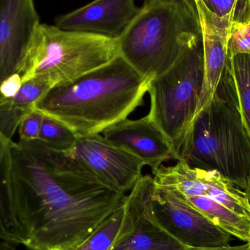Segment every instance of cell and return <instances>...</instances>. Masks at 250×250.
Returning a JSON list of instances; mask_svg holds the SVG:
<instances>
[{"instance_id":"6da1fadb","label":"cell","mask_w":250,"mask_h":250,"mask_svg":"<svg viewBox=\"0 0 250 250\" xmlns=\"http://www.w3.org/2000/svg\"><path fill=\"white\" fill-rule=\"evenodd\" d=\"M12 192L29 250H76L123 204L67 152L41 141H11Z\"/></svg>"},{"instance_id":"7a4b0ae2","label":"cell","mask_w":250,"mask_h":250,"mask_svg":"<svg viewBox=\"0 0 250 250\" xmlns=\"http://www.w3.org/2000/svg\"><path fill=\"white\" fill-rule=\"evenodd\" d=\"M150 80L120 54L73 82L51 88L34 110L60 122L77 138L103 133L144 104Z\"/></svg>"},{"instance_id":"3957f363","label":"cell","mask_w":250,"mask_h":250,"mask_svg":"<svg viewBox=\"0 0 250 250\" xmlns=\"http://www.w3.org/2000/svg\"><path fill=\"white\" fill-rule=\"evenodd\" d=\"M201 33L196 4L189 0L144 2L120 38V54L146 79L166 71L185 42Z\"/></svg>"},{"instance_id":"277c9868","label":"cell","mask_w":250,"mask_h":250,"mask_svg":"<svg viewBox=\"0 0 250 250\" xmlns=\"http://www.w3.org/2000/svg\"><path fill=\"white\" fill-rule=\"evenodd\" d=\"M203 76L200 33L185 42L169 68L149 82L148 117L168 141L176 161H185L189 154Z\"/></svg>"},{"instance_id":"5b68a950","label":"cell","mask_w":250,"mask_h":250,"mask_svg":"<svg viewBox=\"0 0 250 250\" xmlns=\"http://www.w3.org/2000/svg\"><path fill=\"white\" fill-rule=\"evenodd\" d=\"M120 54L119 39L41 23L19 75L23 83L36 81L54 88L103 67Z\"/></svg>"},{"instance_id":"8992f818","label":"cell","mask_w":250,"mask_h":250,"mask_svg":"<svg viewBox=\"0 0 250 250\" xmlns=\"http://www.w3.org/2000/svg\"><path fill=\"white\" fill-rule=\"evenodd\" d=\"M185 162L217 170L243 189L250 170V136L233 95L223 83L209 106L195 119Z\"/></svg>"},{"instance_id":"52a82bcc","label":"cell","mask_w":250,"mask_h":250,"mask_svg":"<svg viewBox=\"0 0 250 250\" xmlns=\"http://www.w3.org/2000/svg\"><path fill=\"white\" fill-rule=\"evenodd\" d=\"M155 184L142 175L125 196L124 220L112 250H186L159 221L153 203Z\"/></svg>"},{"instance_id":"ba28073f","label":"cell","mask_w":250,"mask_h":250,"mask_svg":"<svg viewBox=\"0 0 250 250\" xmlns=\"http://www.w3.org/2000/svg\"><path fill=\"white\" fill-rule=\"evenodd\" d=\"M153 203L163 228L188 248L230 246L231 236L216 226L179 192L155 185Z\"/></svg>"},{"instance_id":"9c48e42d","label":"cell","mask_w":250,"mask_h":250,"mask_svg":"<svg viewBox=\"0 0 250 250\" xmlns=\"http://www.w3.org/2000/svg\"><path fill=\"white\" fill-rule=\"evenodd\" d=\"M156 186L185 197L205 196L238 214L250 218V204L245 192L216 170L192 167L185 161L151 170Z\"/></svg>"},{"instance_id":"30bf717a","label":"cell","mask_w":250,"mask_h":250,"mask_svg":"<svg viewBox=\"0 0 250 250\" xmlns=\"http://www.w3.org/2000/svg\"><path fill=\"white\" fill-rule=\"evenodd\" d=\"M69 154L116 190L129 192L142 176L141 159L111 144L101 134L78 138Z\"/></svg>"},{"instance_id":"8fae6325","label":"cell","mask_w":250,"mask_h":250,"mask_svg":"<svg viewBox=\"0 0 250 250\" xmlns=\"http://www.w3.org/2000/svg\"><path fill=\"white\" fill-rule=\"evenodd\" d=\"M40 25L34 0H0V86L19 74Z\"/></svg>"},{"instance_id":"7c38bea8","label":"cell","mask_w":250,"mask_h":250,"mask_svg":"<svg viewBox=\"0 0 250 250\" xmlns=\"http://www.w3.org/2000/svg\"><path fill=\"white\" fill-rule=\"evenodd\" d=\"M202 34L204 76L195 119L207 109L218 89L229 59L232 23L217 17L202 0L195 3Z\"/></svg>"},{"instance_id":"4fadbf2b","label":"cell","mask_w":250,"mask_h":250,"mask_svg":"<svg viewBox=\"0 0 250 250\" xmlns=\"http://www.w3.org/2000/svg\"><path fill=\"white\" fill-rule=\"evenodd\" d=\"M140 10L134 0H95L57 18L55 26L63 30L120 39Z\"/></svg>"},{"instance_id":"5bb4252c","label":"cell","mask_w":250,"mask_h":250,"mask_svg":"<svg viewBox=\"0 0 250 250\" xmlns=\"http://www.w3.org/2000/svg\"><path fill=\"white\" fill-rule=\"evenodd\" d=\"M103 136L141 159L151 170L175 160L168 141L148 114L138 120L126 119L112 125L104 131Z\"/></svg>"},{"instance_id":"9a60e30c","label":"cell","mask_w":250,"mask_h":250,"mask_svg":"<svg viewBox=\"0 0 250 250\" xmlns=\"http://www.w3.org/2000/svg\"><path fill=\"white\" fill-rule=\"evenodd\" d=\"M11 141L0 132V239L24 245L26 238L18 220L12 192Z\"/></svg>"},{"instance_id":"2e32d148","label":"cell","mask_w":250,"mask_h":250,"mask_svg":"<svg viewBox=\"0 0 250 250\" xmlns=\"http://www.w3.org/2000/svg\"><path fill=\"white\" fill-rule=\"evenodd\" d=\"M51 89L42 82L29 81L13 98L0 97V132L13 141L23 117L34 111L37 103Z\"/></svg>"},{"instance_id":"e0dca14e","label":"cell","mask_w":250,"mask_h":250,"mask_svg":"<svg viewBox=\"0 0 250 250\" xmlns=\"http://www.w3.org/2000/svg\"><path fill=\"white\" fill-rule=\"evenodd\" d=\"M220 83L233 95L250 136V53L229 57Z\"/></svg>"},{"instance_id":"ac0fdd59","label":"cell","mask_w":250,"mask_h":250,"mask_svg":"<svg viewBox=\"0 0 250 250\" xmlns=\"http://www.w3.org/2000/svg\"><path fill=\"white\" fill-rule=\"evenodd\" d=\"M185 198L216 226L246 243L250 242V218L238 214L207 197Z\"/></svg>"},{"instance_id":"d6986e66","label":"cell","mask_w":250,"mask_h":250,"mask_svg":"<svg viewBox=\"0 0 250 250\" xmlns=\"http://www.w3.org/2000/svg\"><path fill=\"white\" fill-rule=\"evenodd\" d=\"M123 220V204L76 250H112Z\"/></svg>"},{"instance_id":"ffe728a7","label":"cell","mask_w":250,"mask_h":250,"mask_svg":"<svg viewBox=\"0 0 250 250\" xmlns=\"http://www.w3.org/2000/svg\"><path fill=\"white\" fill-rule=\"evenodd\" d=\"M78 138L60 122L43 115L38 141L56 151L70 152Z\"/></svg>"},{"instance_id":"44dd1931","label":"cell","mask_w":250,"mask_h":250,"mask_svg":"<svg viewBox=\"0 0 250 250\" xmlns=\"http://www.w3.org/2000/svg\"><path fill=\"white\" fill-rule=\"evenodd\" d=\"M214 15L230 23L250 21V0H202Z\"/></svg>"},{"instance_id":"7402d4cb","label":"cell","mask_w":250,"mask_h":250,"mask_svg":"<svg viewBox=\"0 0 250 250\" xmlns=\"http://www.w3.org/2000/svg\"><path fill=\"white\" fill-rule=\"evenodd\" d=\"M250 53V21L232 23L229 42V57Z\"/></svg>"},{"instance_id":"603a6c76","label":"cell","mask_w":250,"mask_h":250,"mask_svg":"<svg viewBox=\"0 0 250 250\" xmlns=\"http://www.w3.org/2000/svg\"><path fill=\"white\" fill-rule=\"evenodd\" d=\"M43 115L35 110L23 117L18 128L19 141L29 142L38 140Z\"/></svg>"},{"instance_id":"cb8c5ba5","label":"cell","mask_w":250,"mask_h":250,"mask_svg":"<svg viewBox=\"0 0 250 250\" xmlns=\"http://www.w3.org/2000/svg\"><path fill=\"white\" fill-rule=\"evenodd\" d=\"M23 83L20 75L16 73L10 76L0 86V97L4 98H13L17 95Z\"/></svg>"},{"instance_id":"d4e9b609","label":"cell","mask_w":250,"mask_h":250,"mask_svg":"<svg viewBox=\"0 0 250 250\" xmlns=\"http://www.w3.org/2000/svg\"><path fill=\"white\" fill-rule=\"evenodd\" d=\"M186 250H250V242H247L245 245L238 246H227L223 248H190Z\"/></svg>"},{"instance_id":"484cf974","label":"cell","mask_w":250,"mask_h":250,"mask_svg":"<svg viewBox=\"0 0 250 250\" xmlns=\"http://www.w3.org/2000/svg\"><path fill=\"white\" fill-rule=\"evenodd\" d=\"M242 190L245 192L246 198H248L250 204V170L248 177H247L246 181H245V185H244L243 189Z\"/></svg>"},{"instance_id":"4316f807","label":"cell","mask_w":250,"mask_h":250,"mask_svg":"<svg viewBox=\"0 0 250 250\" xmlns=\"http://www.w3.org/2000/svg\"><path fill=\"white\" fill-rule=\"evenodd\" d=\"M14 244L10 243L7 241H3L0 242V250H16Z\"/></svg>"},{"instance_id":"83f0119b","label":"cell","mask_w":250,"mask_h":250,"mask_svg":"<svg viewBox=\"0 0 250 250\" xmlns=\"http://www.w3.org/2000/svg\"><path fill=\"white\" fill-rule=\"evenodd\" d=\"M189 1H194V2L196 3L198 2V1H201V0H189Z\"/></svg>"},{"instance_id":"f1b7e54d","label":"cell","mask_w":250,"mask_h":250,"mask_svg":"<svg viewBox=\"0 0 250 250\" xmlns=\"http://www.w3.org/2000/svg\"><path fill=\"white\" fill-rule=\"evenodd\" d=\"M150 1H152V0H144V2H148Z\"/></svg>"},{"instance_id":"f546056e","label":"cell","mask_w":250,"mask_h":250,"mask_svg":"<svg viewBox=\"0 0 250 250\" xmlns=\"http://www.w3.org/2000/svg\"></svg>"}]
</instances>
